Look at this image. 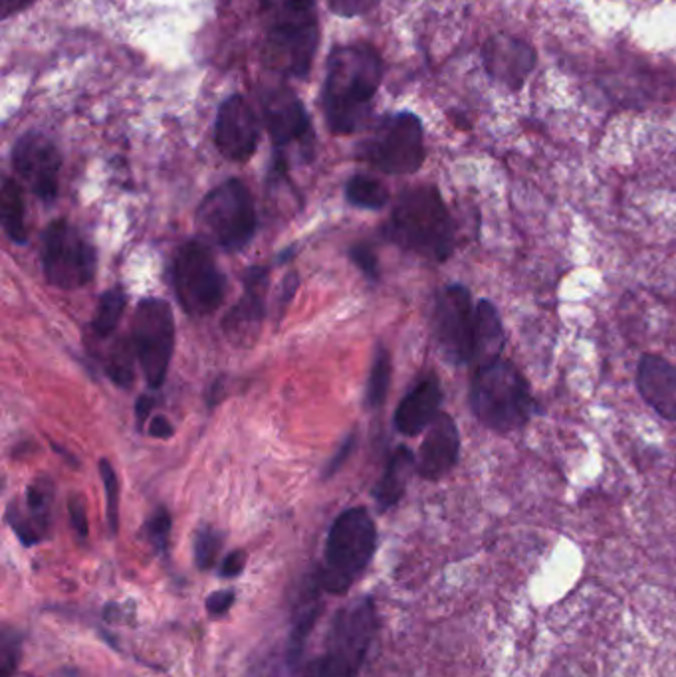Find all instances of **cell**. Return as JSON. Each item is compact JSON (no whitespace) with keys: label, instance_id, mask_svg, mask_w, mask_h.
<instances>
[{"label":"cell","instance_id":"6da1fadb","mask_svg":"<svg viewBox=\"0 0 676 677\" xmlns=\"http://www.w3.org/2000/svg\"><path fill=\"white\" fill-rule=\"evenodd\" d=\"M381 79L383 62L368 44L338 46L329 54L324 111L331 133L349 135L361 129Z\"/></svg>","mask_w":676,"mask_h":677},{"label":"cell","instance_id":"7a4b0ae2","mask_svg":"<svg viewBox=\"0 0 676 677\" xmlns=\"http://www.w3.org/2000/svg\"><path fill=\"white\" fill-rule=\"evenodd\" d=\"M383 236L403 250L445 262L455 250V225L437 187L408 188L391 212Z\"/></svg>","mask_w":676,"mask_h":677},{"label":"cell","instance_id":"3957f363","mask_svg":"<svg viewBox=\"0 0 676 677\" xmlns=\"http://www.w3.org/2000/svg\"><path fill=\"white\" fill-rule=\"evenodd\" d=\"M470 408L488 428L512 433L532 418L536 403L516 364L500 357L477 367L470 383Z\"/></svg>","mask_w":676,"mask_h":677},{"label":"cell","instance_id":"277c9868","mask_svg":"<svg viewBox=\"0 0 676 677\" xmlns=\"http://www.w3.org/2000/svg\"><path fill=\"white\" fill-rule=\"evenodd\" d=\"M378 547V529L368 510L353 507L334 521L319 569L321 589L344 594L363 575Z\"/></svg>","mask_w":676,"mask_h":677},{"label":"cell","instance_id":"5b68a950","mask_svg":"<svg viewBox=\"0 0 676 677\" xmlns=\"http://www.w3.org/2000/svg\"><path fill=\"white\" fill-rule=\"evenodd\" d=\"M197 232L205 244L225 252H239L257 234L259 217L254 198L240 178H229L203 198L195 217Z\"/></svg>","mask_w":676,"mask_h":677},{"label":"cell","instance_id":"8992f818","mask_svg":"<svg viewBox=\"0 0 676 677\" xmlns=\"http://www.w3.org/2000/svg\"><path fill=\"white\" fill-rule=\"evenodd\" d=\"M173 284L181 307L195 317L215 314L227 294V277L210 245L199 240L181 245L173 262Z\"/></svg>","mask_w":676,"mask_h":677},{"label":"cell","instance_id":"52a82bcc","mask_svg":"<svg viewBox=\"0 0 676 677\" xmlns=\"http://www.w3.org/2000/svg\"><path fill=\"white\" fill-rule=\"evenodd\" d=\"M425 133L415 113H395L381 119L359 157L388 175H411L425 163Z\"/></svg>","mask_w":676,"mask_h":677},{"label":"cell","instance_id":"ba28073f","mask_svg":"<svg viewBox=\"0 0 676 677\" xmlns=\"http://www.w3.org/2000/svg\"><path fill=\"white\" fill-rule=\"evenodd\" d=\"M96 264V248L80 228L64 218L48 225L42 238V265L48 284L66 292L80 290L94 280Z\"/></svg>","mask_w":676,"mask_h":677},{"label":"cell","instance_id":"9c48e42d","mask_svg":"<svg viewBox=\"0 0 676 677\" xmlns=\"http://www.w3.org/2000/svg\"><path fill=\"white\" fill-rule=\"evenodd\" d=\"M131 345L148 384L161 389L175 349L173 309L165 299L145 297L140 302L131 325Z\"/></svg>","mask_w":676,"mask_h":677},{"label":"cell","instance_id":"30bf717a","mask_svg":"<svg viewBox=\"0 0 676 677\" xmlns=\"http://www.w3.org/2000/svg\"><path fill=\"white\" fill-rule=\"evenodd\" d=\"M433 329L447 361L467 364L475 361L477 345V307L465 285H447L437 295Z\"/></svg>","mask_w":676,"mask_h":677},{"label":"cell","instance_id":"8fae6325","mask_svg":"<svg viewBox=\"0 0 676 677\" xmlns=\"http://www.w3.org/2000/svg\"><path fill=\"white\" fill-rule=\"evenodd\" d=\"M319 44L318 19L312 14L298 19L276 20L270 26L262 59L266 68L288 78H306Z\"/></svg>","mask_w":676,"mask_h":677},{"label":"cell","instance_id":"7c38bea8","mask_svg":"<svg viewBox=\"0 0 676 677\" xmlns=\"http://www.w3.org/2000/svg\"><path fill=\"white\" fill-rule=\"evenodd\" d=\"M378 630L375 607L369 599H359L339 610L329 632L328 654L324 658L339 676L356 677L366 662L369 646Z\"/></svg>","mask_w":676,"mask_h":677},{"label":"cell","instance_id":"4fadbf2b","mask_svg":"<svg viewBox=\"0 0 676 677\" xmlns=\"http://www.w3.org/2000/svg\"><path fill=\"white\" fill-rule=\"evenodd\" d=\"M12 167L44 203L58 197L62 155L54 141L44 133L29 131L17 141L12 149Z\"/></svg>","mask_w":676,"mask_h":677},{"label":"cell","instance_id":"5bb4252c","mask_svg":"<svg viewBox=\"0 0 676 677\" xmlns=\"http://www.w3.org/2000/svg\"><path fill=\"white\" fill-rule=\"evenodd\" d=\"M262 118L276 151L298 143L312 153L314 131L298 96L288 88H272L262 96Z\"/></svg>","mask_w":676,"mask_h":677},{"label":"cell","instance_id":"9a60e30c","mask_svg":"<svg viewBox=\"0 0 676 677\" xmlns=\"http://www.w3.org/2000/svg\"><path fill=\"white\" fill-rule=\"evenodd\" d=\"M260 141V121L254 109L242 96L222 101L215 123V143L225 157L237 163L249 161Z\"/></svg>","mask_w":676,"mask_h":677},{"label":"cell","instance_id":"2e32d148","mask_svg":"<svg viewBox=\"0 0 676 677\" xmlns=\"http://www.w3.org/2000/svg\"><path fill=\"white\" fill-rule=\"evenodd\" d=\"M482 64L494 81L510 91H520L536 69L537 52L526 40L500 32L484 42Z\"/></svg>","mask_w":676,"mask_h":677},{"label":"cell","instance_id":"e0dca14e","mask_svg":"<svg viewBox=\"0 0 676 677\" xmlns=\"http://www.w3.org/2000/svg\"><path fill=\"white\" fill-rule=\"evenodd\" d=\"M460 451V436L457 423L448 414H438L437 421L428 426L427 436L421 444L417 471L421 478L437 481L457 466Z\"/></svg>","mask_w":676,"mask_h":677},{"label":"cell","instance_id":"ac0fdd59","mask_svg":"<svg viewBox=\"0 0 676 677\" xmlns=\"http://www.w3.org/2000/svg\"><path fill=\"white\" fill-rule=\"evenodd\" d=\"M266 285L269 270L266 267H250L244 277V294L239 304L230 309L225 317V331L230 339L249 341L259 334L260 325L266 314Z\"/></svg>","mask_w":676,"mask_h":677},{"label":"cell","instance_id":"d6986e66","mask_svg":"<svg viewBox=\"0 0 676 677\" xmlns=\"http://www.w3.org/2000/svg\"><path fill=\"white\" fill-rule=\"evenodd\" d=\"M639 394L655 413L676 421V367L661 354L648 353L636 369Z\"/></svg>","mask_w":676,"mask_h":677},{"label":"cell","instance_id":"ffe728a7","mask_svg":"<svg viewBox=\"0 0 676 677\" xmlns=\"http://www.w3.org/2000/svg\"><path fill=\"white\" fill-rule=\"evenodd\" d=\"M443 391L435 374L421 379L395 411V428L403 436H417L437 421Z\"/></svg>","mask_w":676,"mask_h":677},{"label":"cell","instance_id":"44dd1931","mask_svg":"<svg viewBox=\"0 0 676 677\" xmlns=\"http://www.w3.org/2000/svg\"><path fill=\"white\" fill-rule=\"evenodd\" d=\"M52 488L48 481H34L26 491V507H11L9 523L24 545L41 543L51 527Z\"/></svg>","mask_w":676,"mask_h":677},{"label":"cell","instance_id":"7402d4cb","mask_svg":"<svg viewBox=\"0 0 676 677\" xmlns=\"http://www.w3.org/2000/svg\"><path fill=\"white\" fill-rule=\"evenodd\" d=\"M413 466H417V461H415L413 451L405 446L397 448L391 456L381 480L373 490V498L378 501L379 510L388 511L397 505L407 488V478L413 471Z\"/></svg>","mask_w":676,"mask_h":677},{"label":"cell","instance_id":"603a6c76","mask_svg":"<svg viewBox=\"0 0 676 677\" xmlns=\"http://www.w3.org/2000/svg\"><path fill=\"white\" fill-rule=\"evenodd\" d=\"M504 349V329L497 307L490 302L477 305V345H475V361L480 364L492 363L500 359Z\"/></svg>","mask_w":676,"mask_h":677},{"label":"cell","instance_id":"cb8c5ba5","mask_svg":"<svg viewBox=\"0 0 676 677\" xmlns=\"http://www.w3.org/2000/svg\"><path fill=\"white\" fill-rule=\"evenodd\" d=\"M319 585L318 577L316 582H309L308 590L304 592V597L299 599L298 609L294 614V624H292V634L288 640V658L292 666H296L299 654L304 649L306 638L309 636V632L314 629V622L318 619L319 614Z\"/></svg>","mask_w":676,"mask_h":677},{"label":"cell","instance_id":"d4e9b609","mask_svg":"<svg viewBox=\"0 0 676 677\" xmlns=\"http://www.w3.org/2000/svg\"><path fill=\"white\" fill-rule=\"evenodd\" d=\"M0 217L4 232L14 244H26L29 232L24 222V198L22 188L14 178H4L0 190Z\"/></svg>","mask_w":676,"mask_h":677},{"label":"cell","instance_id":"484cf974","mask_svg":"<svg viewBox=\"0 0 676 677\" xmlns=\"http://www.w3.org/2000/svg\"><path fill=\"white\" fill-rule=\"evenodd\" d=\"M126 305H128V295L123 294L120 287H111L108 292H103L98 302L94 321H91L94 334L100 339L110 337L118 329V324L126 312Z\"/></svg>","mask_w":676,"mask_h":677},{"label":"cell","instance_id":"4316f807","mask_svg":"<svg viewBox=\"0 0 676 677\" xmlns=\"http://www.w3.org/2000/svg\"><path fill=\"white\" fill-rule=\"evenodd\" d=\"M346 198L349 205L356 208H366V210H381L388 205L389 193L388 188L379 183L378 178L368 177V175H356L349 178L348 187H346Z\"/></svg>","mask_w":676,"mask_h":677},{"label":"cell","instance_id":"83f0119b","mask_svg":"<svg viewBox=\"0 0 676 677\" xmlns=\"http://www.w3.org/2000/svg\"><path fill=\"white\" fill-rule=\"evenodd\" d=\"M391 371H393L391 354L385 347H379L369 371L368 391H366V406L369 411H375L385 404L391 384Z\"/></svg>","mask_w":676,"mask_h":677},{"label":"cell","instance_id":"f1b7e54d","mask_svg":"<svg viewBox=\"0 0 676 677\" xmlns=\"http://www.w3.org/2000/svg\"><path fill=\"white\" fill-rule=\"evenodd\" d=\"M106 373L111 381L120 384L121 389H130L133 383V364H131V347L126 341H120L111 349L103 363Z\"/></svg>","mask_w":676,"mask_h":677},{"label":"cell","instance_id":"f546056e","mask_svg":"<svg viewBox=\"0 0 676 677\" xmlns=\"http://www.w3.org/2000/svg\"><path fill=\"white\" fill-rule=\"evenodd\" d=\"M222 543H225V537L220 531L212 529V527H200L197 531L193 549H195V563L200 570L212 569L222 549Z\"/></svg>","mask_w":676,"mask_h":677},{"label":"cell","instance_id":"4dcf8cb0","mask_svg":"<svg viewBox=\"0 0 676 677\" xmlns=\"http://www.w3.org/2000/svg\"><path fill=\"white\" fill-rule=\"evenodd\" d=\"M100 476L106 488V500H108V521H110L111 533H118V521H120V483L118 476L110 461H100Z\"/></svg>","mask_w":676,"mask_h":677},{"label":"cell","instance_id":"1f68e13d","mask_svg":"<svg viewBox=\"0 0 676 677\" xmlns=\"http://www.w3.org/2000/svg\"><path fill=\"white\" fill-rule=\"evenodd\" d=\"M260 7L274 20L298 19L314 12L316 0H260Z\"/></svg>","mask_w":676,"mask_h":677},{"label":"cell","instance_id":"d6a6232c","mask_svg":"<svg viewBox=\"0 0 676 677\" xmlns=\"http://www.w3.org/2000/svg\"><path fill=\"white\" fill-rule=\"evenodd\" d=\"M21 634L14 630H4L0 640V676L11 677L19 668L21 659Z\"/></svg>","mask_w":676,"mask_h":677},{"label":"cell","instance_id":"836d02e7","mask_svg":"<svg viewBox=\"0 0 676 677\" xmlns=\"http://www.w3.org/2000/svg\"><path fill=\"white\" fill-rule=\"evenodd\" d=\"M171 525H173V520H171L170 511L165 510V507L155 510V513L145 523V535H148V540L155 547V550L163 553V550L167 549Z\"/></svg>","mask_w":676,"mask_h":677},{"label":"cell","instance_id":"e575fe53","mask_svg":"<svg viewBox=\"0 0 676 677\" xmlns=\"http://www.w3.org/2000/svg\"><path fill=\"white\" fill-rule=\"evenodd\" d=\"M349 258L351 262L358 265L361 270V274L366 275L371 282H378L379 280V262L378 255L373 252V248L368 244L353 245L349 250Z\"/></svg>","mask_w":676,"mask_h":677},{"label":"cell","instance_id":"d590c367","mask_svg":"<svg viewBox=\"0 0 676 677\" xmlns=\"http://www.w3.org/2000/svg\"><path fill=\"white\" fill-rule=\"evenodd\" d=\"M379 0H328V7L331 12H336L339 17H359L366 14L369 10L378 7Z\"/></svg>","mask_w":676,"mask_h":677},{"label":"cell","instance_id":"8d00e7d4","mask_svg":"<svg viewBox=\"0 0 676 677\" xmlns=\"http://www.w3.org/2000/svg\"><path fill=\"white\" fill-rule=\"evenodd\" d=\"M353 448H356V436L351 434V436L346 438V443L341 444L338 450H336L334 458L328 461V468L324 471V478H331L334 473H338V471L346 466V461L349 460V456H351Z\"/></svg>","mask_w":676,"mask_h":677},{"label":"cell","instance_id":"74e56055","mask_svg":"<svg viewBox=\"0 0 676 677\" xmlns=\"http://www.w3.org/2000/svg\"><path fill=\"white\" fill-rule=\"evenodd\" d=\"M68 511H70L72 525L76 533L80 537L88 535V517H86V507H84V501L78 495H72L68 501Z\"/></svg>","mask_w":676,"mask_h":677},{"label":"cell","instance_id":"f35d334b","mask_svg":"<svg viewBox=\"0 0 676 677\" xmlns=\"http://www.w3.org/2000/svg\"><path fill=\"white\" fill-rule=\"evenodd\" d=\"M247 567V553L244 550H232L225 559H222V567H220V575L225 579H235L239 577L240 572Z\"/></svg>","mask_w":676,"mask_h":677},{"label":"cell","instance_id":"ab89813d","mask_svg":"<svg viewBox=\"0 0 676 677\" xmlns=\"http://www.w3.org/2000/svg\"><path fill=\"white\" fill-rule=\"evenodd\" d=\"M235 599L237 597H235L232 590H220V592H215V594H210L209 599H207V610H209V614H212V616H222L235 604Z\"/></svg>","mask_w":676,"mask_h":677},{"label":"cell","instance_id":"60d3db41","mask_svg":"<svg viewBox=\"0 0 676 677\" xmlns=\"http://www.w3.org/2000/svg\"><path fill=\"white\" fill-rule=\"evenodd\" d=\"M304 677H344L339 676L336 668L329 664L326 658H318L316 662H312L309 664L308 669H306V676Z\"/></svg>","mask_w":676,"mask_h":677},{"label":"cell","instance_id":"b9f144b4","mask_svg":"<svg viewBox=\"0 0 676 677\" xmlns=\"http://www.w3.org/2000/svg\"><path fill=\"white\" fill-rule=\"evenodd\" d=\"M150 434L153 438H171L173 436V424L165 416L151 418Z\"/></svg>","mask_w":676,"mask_h":677},{"label":"cell","instance_id":"7bdbcfd3","mask_svg":"<svg viewBox=\"0 0 676 677\" xmlns=\"http://www.w3.org/2000/svg\"><path fill=\"white\" fill-rule=\"evenodd\" d=\"M153 406H155V398H153V396H148V394H145V396H140V401L135 404V416H138L140 430L143 428V424L148 423Z\"/></svg>","mask_w":676,"mask_h":677},{"label":"cell","instance_id":"ee69618b","mask_svg":"<svg viewBox=\"0 0 676 677\" xmlns=\"http://www.w3.org/2000/svg\"><path fill=\"white\" fill-rule=\"evenodd\" d=\"M34 0H2L0 4V12H2V19H9L12 14H19L22 10L29 9Z\"/></svg>","mask_w":676,"mask_h":677},{"label":"cell","instance_id":"f6af8a7d","mask_svg":"<svg viewBox=\"0 0 676 677\" xmlns=\"http://www.w3.org/2000/svg\"><path fill=\"white\" fill-rule=\"evenodd\" d=\"M220 383H222V379H219L217 383L210 386L209 406H215V404H219L220 393H222V386H220Z\"/></svg>","mask_w":676,"mask_h":677}]
</instances>
